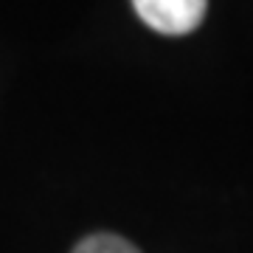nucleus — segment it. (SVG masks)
<instances>
[{"label":"nucleus","mask_w":253,"mask_h":253,"mask_svg":"<svg viewBox=\"0 0 253 253\" xmlns=\"http://www.w3.org/2000/svg\"><path fill=\"white\" fill-rule=\"evenodd\" d=\"M138 17L169 37L189 34L203 23L208 0H132Z\"/></svg>","instance_id":"f257e3e1"},{"label":"nucleus","mask_w":253,"mask_h":253,"mask_svg":"<svg viewBox=\"0 0 253 253\" xmlns=\"http://www.w3.org/2000/svg\"><path fill=\"white\" fill-rule=\"evenodd\" d=\"M73 253H141V251H138L135 245H129L126 239H121V236L96 234V236L82 239Z\"/></svg>","instance_id":"f03ea898"}]
</instances>
